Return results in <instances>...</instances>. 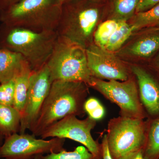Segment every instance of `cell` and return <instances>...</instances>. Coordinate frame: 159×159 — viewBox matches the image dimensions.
Instances as JSON below:
<instances>
[{"label": "cell", "instance_id": "cell-28", "mask_svg": "<svg viewBox=\"0 0 159 159\" xmlns=\"http://www.w3.org/2000/svg\"><path fill=\"white\" fill-rule=\"evenodd\" d=\"M21 0H0V11H4Z\"/></svg>", "mask_w": 159, "mask_h": 159}, {"label": "cell", "instance_id": "cell-9", "mask_svg": "<svg viewBox=\"0 0 159 159\" xmlns=\"http://www.w3.org/2000/svg\"><path fill=\"white\" fill-rule=\"evenodd\" d=\"M65 139H37L34 135L15 133L6 137L0 147V158L33 159L38 156L59 152L64 149Z\"/></svg>", "mask_w": 159, "mask_h": 159}, {"label": "cell", "instance_id": "cell-16", "mask_svg": "<svg viewBox=\"0 0 159 159\" xmlns=\"http://www.w3.org/2000/svg\"><path fill=\"white\" fill-rule=\"evenodd\" d=\"M159 49V34H155L137 41L129 48L128 53L137 57H147Z\"/></svg>", "mask_w": 159, "mask_h": 159}, {"label": "cell", "instance_id": "cell-24", "mask_svg": "<svg viewBox=\"0 0 159 159\" xmlns=\"http://www.w3.org/2000/svg\"><path fill=\"white\" fill-rule=\"evenodd\" d=\"M159 3V0H140L137 6L136 13L147 11Z\"/></svg>", "mask_w": 159, "mask_h": 159}, {"label": "cell", "instance_id": "cell-22", "mask_svg": "<svg viewBox=\"0 0 159 159\" xmlns=\"http://www.w3.org/2000/svg\"><path fill=\"white\" fill-rule=\"evenodd\" d=\"M39 159H97L87 148L78 146L73 151H67L65 149L59 152H51L45 156L40 155Z\"/></svg>", "mask_w": 159, "mask_h": 159}, {"label": "cell", "instance_id": "cell-2", "mask_svg": "<svg viewBox=\"0 0 159 159\" xmlns=\"http://www.w3.org/2000/svg\"><path fill=\"white\" fill-rule=\"evenodd\" d=\"M62 4L59 0H21L0 11L5 26L35 32L56 31Z\"/></svg>", "mask_w": 159, "mask_h": 159}, {"label": "cell", "instance_id": "cell-32", "mask_svg": "<svg viewBox=\"0 0 159 159\" xmlns=\"http://www.w3.org/2000/svg\"><path fill=\"white\" fill-rule=\"evenodd\" d=\"M40 156H38L35 157L33 159H39Z\"/></svg>", "mask_w": 159, "mask_h": 159}, {"label": "cell", "instance_id": "cell-27", "mask_svg": "<svg viewBox=\"0 0 159 159\" xmlns=\"http://www.w3.org/2000/svg\"><path fill=\"white\" fill-rule=\"evenodd\" d=\"M105 115V109L103 106L101 105L96 110L89 114V116L94 120L97 121L102 119Z\"/></svg>", "mask_w": 159, "mask_h": 159}, {"label": "cell", "instance_id": "cell-7", "mask_svg": "<svg viewBox=\"0 0 159 159\" xmlns=\"http://www.w3.org/2000/svg\"><path fill=\"white\" fill-rule=\"evenodd\" d=\"M87 85L116 104L120 109L119 116L134 119H147L134 77H130L127 80L122 81H106L92 77Z\"/></svg>", "mask_w": 159, "mask_h": 159}, {"label": "cell", "instance_id": "cell-18", "mask_svg": "<svg viewBox=\"0 0 159 159\" xmlns=\"http://www.w3.org/2000/svg\"><path fill=\"white\" fill-rule=\"evenodd\" d=\"M119 22L118 28L105 47L106 50L109 52H114L120 48L133 32L130 24L127 21Z\"/></svg>", "mask_w": 159, "mask_h": 159}, {"label": "cell", "instance_id": "cell-6", "mask_svg": "<svg viewBox=\"0 0 159 159\" xmlns=\"http://www.w3.org/2000/svg\"><path fill=\"white\" fill-rule=\"evenodd\" d=\"M107 132L112 157L121 159L143 149L146 140V119L119 116L109 121Z\"/></svg>", "mask_w": 159, "mask_h": 159}, {"label": "cell", "instance_id": "cell-13", "mask_svg": "<svg viewBox=\"0 0 159 159\" xmlns=\"http://www.w3.org/2000/svg\"><path fill=\"white\" fill-rule=\"evenodd\" d=\"M29 69V64L21 54L0 48V84L15 79Z\"/></svg>", "mask_w": 159, "mask_h": 159}, {"label": "cell", "instance_id": "cell-4", "mask_svg": "<svg viewBox=\"0 0 159 159\" xmlns=\"http://www.w3.org/2000/svg\"><path fill=\"white\" fill-rule=\"evenodd\" d=\"M47 66L52 82L62 80L87 84L92 77L85 48L59 35Z\"/></svg>", "mask_w": 159, "mask_h": 159}, {"label": "cell", "instance_id": "cell-33", "mask_svg": "<svg viewBox=\"0 0 159 159\" xmlns=\"http://www.w3.org/2000/svg\"><path fill=\"white\" fill-rule=\"evenodd\" d=\"M157 24L158 26V28L157 29V30H159V22L157 23Z\"/></svg>", "mask_w": 159, "mask_h": 159}, {"label": "cell", "instance_id": "cell-8", "mask_svg": "<svg viewBox=\"0 0 159 159\" xmlns=\"http://www.w3.org/2000/svg\"><path fill=\"white\" fill-rule=\"evenodd\" d=\"M96 125L97 121L89 116L82 120L77 116L70 115L51 125L40 137L44 139L54 138L71 139L84 145L97 159H102L101 144L95 141L91 134Z\"/></svg>", "mask_w": 159, "mask_h": 159}, {"label": "cell", "instance_id": "cell-23", "mask_svg": "<svg viewBox=\"0 0 159 159\" xmlns=\"http://www.w3.org/2000/svg\"><path fill=\"white\" fill-rule=\"evenodd\" d=\"M15 79L0 84V103L13 106L14 102Z\"/></svg>", "mask_w": 159, "mask_h": 159}, {"label": "cell", "instance_id": "cell-3", "mask_svg": "<svg viewBox=\"0 0 159 159\" xmlns=\"http://www.w3.org/2000/svg\"><path fill=\"white\" fill-rule=\"evenodd\" d=\"M0 38V48L21 54L32 71L46 65L51 57L58 34L56 31L35 32L5 26Z\"/></svg>", "mask_w": 159, "mask_h": 159}, {"label": "cell", "instance_id": "cell-19", "mask_svg": "<svg viewBox=\"0 0 159 159\" xmlns=\"http://www.w3.org/2000/svg\"><path fill=\"white\" fill-rule=\"evenodd\" d=\"M130 24L133 31L159 22V3L147 11L136 13Z\"/></svg>", "mask_w": 159, "mask_h": 159}, {"label": "cell", "instance_id": "cell-5", "mask_svg": "<svg viewBox=\"0 0 159 159\" xmlns=\"http://www.w3.org/2000/svg\"><path fill=\"white\" fill-rule=\"evenodd\" d=\"M84 0L63 3L57 26L58 35L86 48L97 25L99 11Z\"/></svg>", "mask_w": 159, "mask_h": 159}, {"label": "cell", "instance_id": "cell-21", "mask_svg": "<svg viewBox=\"0 0 159 159\" xmlns=\"http://www.w3.org/2000/svg\"><path fill=\"white\" fill-rule=\"evenodd\" d=\"M119 22L116 20H107L99 25L94 34L95 44L101 48L106 46L119 26Z\"/></svg>", "mask_w": 159, "mask_h": 159}, {"label": "cell", "instance_id": "cell-14", "mask_svg": "<svg viewBox=\"0 0 159 159\" xmlns=\"http://www.w3.org/2000/svg\"><path fill=\"white\" fill-rule=\"evenodd\" d=\"M21 114L13 106L0 103V132L5 137L19 132Z\"/></svg>", "mask_w": 159, "mask_h": 159}, {"label": "cell", "instance_id": "cell-29", "mask_svg": "<svg viewBox=\"0 0 159 159\" xmlns=\"http://www.w3.org/2000/svg\"><path fill=\"white\" fill-rule=\"evenodd\" d=\"M121 159H145L143 157L142 150L133 152Z\"/></svg>", "mask_w": 159, "mask_h": 159}, {"label": "cell", "instance_id": "cell-30", "mask_svg": "<svg viewBox=\"0 0 159 159\" xmlns=\"http://www.w3.org/2000/svg\"><path fill=\"white\" fill-rule=\"evenodd\" d=\"M5 139V137L0 132V147L2 145L3 142H4V139Z\"/></svg>", "mask_w": 159, "mask_h": 159}, {"label": "cell", "instance_id": "cell-20", "mask_svg": "<svg viewBox=\"0 0 159 159\" xmlns=\"http://www.w3.org/2000/svg\"><path fill=\"white\" fill-rule=\"evenodd\" d=\"M140 0H116L114 3L113 19L127 21L134 16Z\"/></svg>", "mask_w": 159, "mask_h": 159}, {"label": "cell", "instance_id": "cell-17", "mask_svg": "<svg viewBox=\"0 0 159 159\" xmlns=\"http://www.w3.org/2000/svg\"><path fill=\"white\" fill-rule=\"evenodd\" d=\"M31 72L29 69L15 78L14 102L13 107L22 114L25 105Z\"/></svg>", "mask_w": 159, "mask_h": 159}, {"label": "cell", "instance_id": "cell-25", "mask_svg": "<svg viewBox=\"0 0 159 159\" xmlns=\"http://www.w3.org/2000/svg\"><path fill=\"white\" fill-rule=\"evenodd\" d=\"M102 105L99 100L94 97H90L87 99L84 102V108L85 113L89 114L96 110L100 105Z\"/></svg>", "mask_w": 159, "mask_h": 159}, {"label": "cell", "instance_id": "cell-26", "mask_svg": "<svg viewBox=\"0 0 159 159\" xmlns=\"http://www.w3.org/2000/svg\"><path fill=\"white\" fill-rule=\"evenodd\" d=\"M101 145L102 147V159H113L112 157L109 150L106 134H104L102 137Z\"/></svg>", "mask_w": 159, "mask_h": 159}, {"label": "cell", "instance_id": "cell-15", "mask_svg": "<svg viewBox=\"0 0 159 159\" xmlns=\"http://www.w3.org/2000/svg\"><path fill=\"white\" fill-rule=\"evenodd\" d=\"M146 134L142 153L145 159H159V118L146 119Z\"/></svg>", "mask_w": 159, "mask_h": 159}, {"label": "cell", "instance_id": "cell-31", "mask_svg": "<svg viewBox=\"0 0 159 159\" xmlns=\"http://www.w3.org/2000/svg\"><path fill=\"white\" fill-rule=\"evenodd\" d=\"M59 2L61 3V4H62L63 3L66 2H69V1H72V0H59Z\"/></svg>", "mask_w": 159, "mask_h": 159}, {"label": "cell", "instance_id": "cell-11", "mask_svg": "<svg viewBox=\"0 0 159 159\" xmlns=\"http://www.w3.org/2000/svg\"><path fill=\"white\" fill-rule=\"evenodd\" d=\"M91 76L101 80L125 81L130 77L126 67L112 52L91 43L85 48Z\"/></svg>", "mask_w": 159, "mask_h": 159}, {"label": "cell", "instance_id": "cell-1", "mask_svg": "<svg viewBox=\"0 0 159 159\" xmlns=\"http://www.w3.org/2000/svg\"><path fill=\"white\" fill-rule=\"evenodd\" d=\"M88 95V86L84 83L53 81L37 120L30 129L32 134L40 137L46 129L63 118L85 113L84 106Z\"/></svg>", "mask_w": 159, "mask_h": 159}, {"label": "cell", "instance_id": "cell-12", "mask_svg": "<svg viewBox=\"0 0 159 159\" xmlns=\"http://www.w3.org/2000/svg\"><path fill=\"white\" fill-rule=\"evenodd\" d=\"M131 71L136 80L140 100L147 119L159 118V80L147 70L137 65Z\"/></svg>", "mask_w": 159, "mask_h": 159}, {"label": "cell", "instance_id": "cell-34", "mask_svg": "<svg viewBox=\"0 0 159 159\" xmlns=\"http://www.w3.org/2000/svg\"><path fill=\"white\" fill-rule=\"evenodd\" d=\"M158 68L159 69V59L158 61Z\"/></svg>", "mask_w": 159, "mask_h": 159}, {"label": "cell", "instance_id": "cell-10", "mask_svg": "<svg viewBox=\"0 0 159 159\" xmlns=\"http://www.w3.org/2000/svg\"><path fill=\"white\" fill-rule=\"evenodd\" d=\"M52 82L47 64L36 71H32L25 108L21 115L20 134L31 129L37 120Z\"/></svg>", "mask_w": 159, "mask_h": 159}]
</instances>
